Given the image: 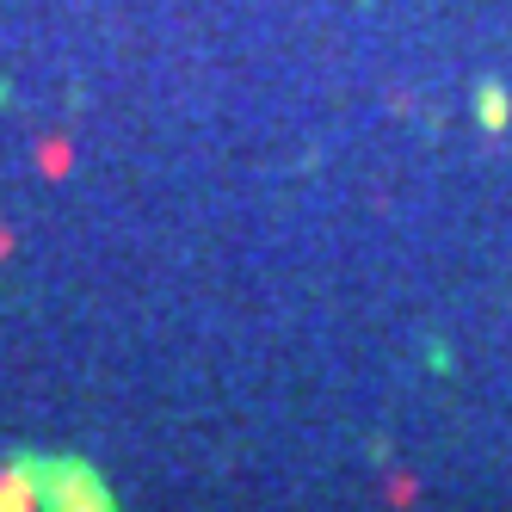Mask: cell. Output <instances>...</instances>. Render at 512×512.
<instances>
[{
    "label": "cell",
    "mask_w": 512,
    "mask_h": 512,
    "mask_svg": "<svg viewBox=\"0 0 512 512\" xmlns=\"http://www.w3.org/2000/svg\"><path fill=\"white\" fill-rule=\"evenodd\" d=\"M475 105H482V124H488V130L506 124V93H500V87H482V93H475Z\"/></svg>",
    "instance_id": "3"
},
{
    "label": "cell",
    "mask_w": 512,
    "mask_h": 512,
    "mask_svg": "<svg viewBox=\"0 0 512 512\" xmlns=\"http://www.w3.org/2000/svg\"><path fill=\"white\" fill-rule=\"evenodd\" d=\"M44 512H118L112 488L81 463V457H19Z\"/></svg>",
    "instance_id": "1"
},
{
    "label": "cell",
    "mask_w": 512,
    "mask_h": 512,
    "mask_svg": "<svg viewBox=\"0 0 512 512\" xmlns=\"http://www.w3.org/2000/svg\"><path fill=\"white\" fill-rule=\"evenodd\" d=\"M31 506H38V488H31L25 463H13L7 475H0V512H31Z\"/></svg>",
    "instance_id": "2"
}]
</instances>
